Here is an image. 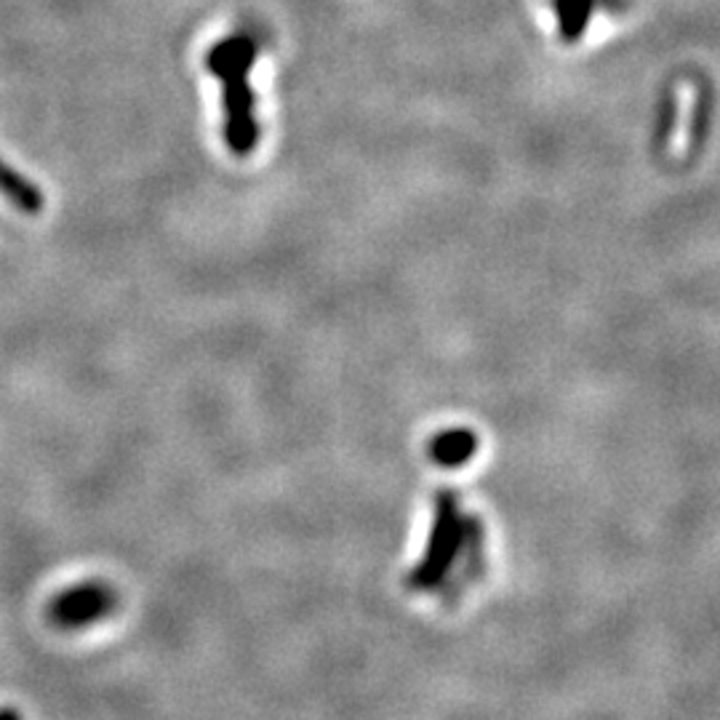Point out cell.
Masks as SVG:
<instances>
[{
  "mask_svg": "<svg viewBox=\"0 0 720 720\" xmlns=\"http://www.w3.org/2000/svg\"><path fill=\"white\" fill-rule=\"evenodd\" d=\"M0 720H22V712L14 710V707H3V710H0Z\"/></svg>",
  "mask_w": 720,
  "mask_h": 720,
  "instance_id": "obj_5",
  "label": "cell"
},
{
  "mask_svg": "<svg viewBox=\"0 0 720 720\" xmlns=\"http://www.w3.org/2000/svg\"><path fill=\"white\" fill-rule=\"evenodd\" d=\"M115 608V595L107 584L102 582H86L75 584L54 597L49 603V619L51 625L62 627V630H78L97 619L107 617Z\"/></svg>",
  "mask_w": 720,
  "mask_h": 720,
  "instance_id": "obj_2",
  "label": "cell"
},
{
  "mask_svg": "<svg viewBox=\"0 0 720 720\" xmlns=\"http://www.w3.org/2000/svg\"><path fill=\"white\" fill-rule=\"evenodd\" d=\"M597 0H555L557 33L563 43H579L588 33Z\"/></svg>",
  "mask_w": 720,
  "mask_h": 720,
  "instance_id": "obj_4",
  "label": "cell"
},
{
  "mask_svg": "<svg viewBox=\"0 0 720 720\" xmlns=\"http://www.w3.org/2000/svg\"><path fill=\"white\" fill-rule=\"evenodd\" d=\"M257 40L243 33L219 40L206 56V67L222 83L224 144L237 158L252 155L262 137L257 120V97L252 89V69L257 65Z\"/></svg>",
  "mask_w": 720,
  "mask_h": 720,
  "instance_id": "obj_1",
  "label": "cell"
},
{
  "mask_svg": "<svg viewBox=\"0 0 720 720\" xmlns=\"http://www.w3.org/2000/svg\"><path fill=\"white\" fill-rule=\"evenodd\" d=\"M0 195L25 217H40L46 208V193L40 184H35L30 177L14 168L0 155Z\"/></svg>",
  "mask_w": 720,
  "mask_h": 720,
  "instance_id": "obj_3",
  "label": "cell"
}]
</instances>
